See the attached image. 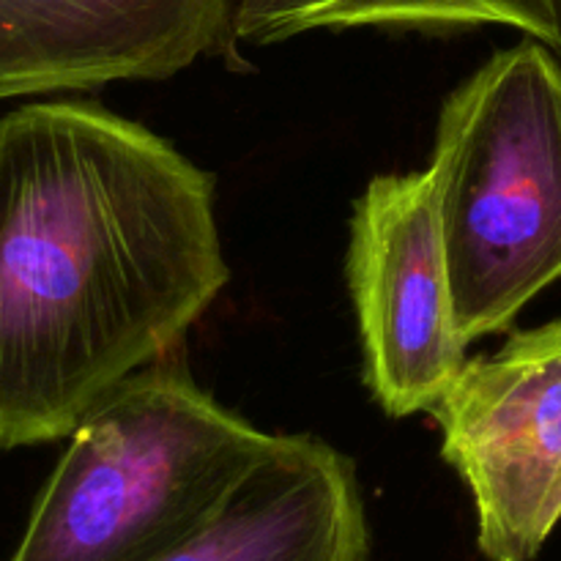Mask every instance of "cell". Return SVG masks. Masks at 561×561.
<instances>
[{
	"mask_svg": "<svg viewBox=\"0 0 561 561\" xmlns=\"http://www.w3.org/2000/svg\"><path fill=\"white\" fill-rule=\"evenodd\" d=\"M230 279L214 179L88 102L0 118V449L75 433Z\"/></svg>",
	"mask_w": 561,
	"mask_h": 561,
	"instance_id": "6da1fadb",
	"label": "cell"
},
{
	"mask_svg": "<svg viewBox=\"0 0 561 561\" xmlns=\"http://www.w3.org/2000/svg\"><path fill=\"white\" fill-rule=\"evenodd\" d=\"M277 436L153 362L75 427L9 561H157L203 529Z\"/></svg>",
	"mask_w": 561,
	"mask_h": 561,
	"instance_id": "7a4b0ae2",
	"label": "cell"
},
{
	"mask_svg": "<svg viewBox=\"0 0 561 561\" xmlns=\"http://www.w3.org/2000/svg\"><path fill=\"white\" fill-rule=\"evenodd\" d=\"M455 321L504 332L561 279V64L537 38L493 55L438 115L431 153Z\"/></svg>",
	"mask_w": 561,
	"mask_h": 561,
	"instance_id": "3957f363",
	"label": "cell"
},
{
	"mask_svg": "<svg viewBox=\"0 0 561 561\" xmlns=\"http://www.w3.org/2000/svg\"><path fill=\"white\" fill-rule=\"evenodd\" d=\"M488 561H535L561 524V321L460 367L436 405Z\"/></svg>",
	"mask_w": 561,
	"mask_h": 561,
	"instance_id": "277c9868",
	"label": "cell"
},
{
	"mask_svg": "<svg viewBox=\"0 0 561 561\" xmlns=\"http://www.w3.org/2000/svg\"><path fill=\"white\" fill-rule=\"evenodd\" d=\"M348 285L365 383L394 420L436 405L466 365L442 225L427 173H383L351 219Z\"/></svg>",
	"mask_w": 561,
	"mask_h": 561,
	"instance_id": "5b68a950",
	"label": "cell"
},
{
	"mask_svg": "<svg viewBox=\"0 0 561 561\" xmlns=\"http://www.w3.org/2000/svg\"><path fill=\"white\" fill-rule=\"evenodd\" d=\"M239 0H0V99L168 80L230 44Z\"/></svg>",
	"mask_w": 561,
	"mask_h": 561,
	"instance_id": "8992f818",
	"label": "cell"
},
{
	"mask_svg": "<svg viewBox=\"0 0 561 561\" xmlns=\"http://www.w3.org/2000/svg\"><path fill=\"white\" fill-rule=\"evenodd\" d=\"M157 561H370L354 460L318 436H277L225 507Z\"/></svg>",
	"mask_w": 561,
	"mask_h": 561,
	"instance_id": "52a82bcc",
	"label": "cell"
},
{
	"mask_svg": "<svg viewBox=\"0 0 561 561\" xmlns=\"http://www.w3.org/2000/svg\"><path fill=\"white\" fill-rule=\"evenodd\" d=\"M507 25L557 47L548 0H239L230 44H272L318 27H455Z\"/></svg>",
	"mask_w": 561,
	"mask_h": 561,
	"instance_id": "ba28073f",
	"label": "cell"
},
{
	"mask_svg": "<svg viewBox=\"0 0 561 561\" xmlns=\"http://www.w3.org/2000/svg\"><path fill=\"white\" fill-rule=\"evenodd\" d=\"M553 11V22H557V47H553V55L561 60V0H548Z\"/></svg>",
	"mask_w": 561,
	"mask_h": 561,
	"instance_id": "9c48e42d",
	"label": "cell"
}]
</instances>
